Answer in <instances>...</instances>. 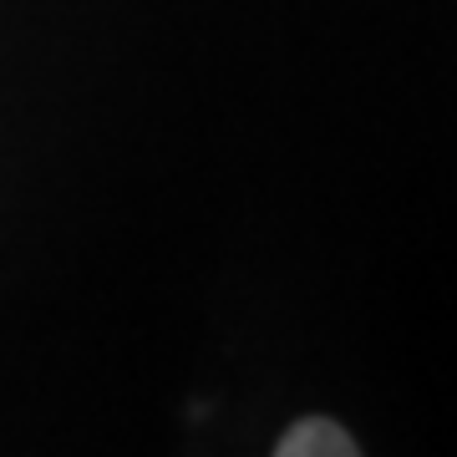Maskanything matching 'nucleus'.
<instances>
[{
	"mask_svg": "<svg viewBox=\"0 0 457 457\" xmlns=\"http://www.w3.org/2000/svg\"><path fill=\"white\" fill-rule=\"evenodd\" d=\"M279 457H356L361 442L345 432V427L326 422V417H305V422H295L285 437L275 442Z\"/></svg>",
	"mask_w": 457,
	"mask_h": 457,
	"instance_id": "1",
	"label": "nucleus"
}]
</instances>
